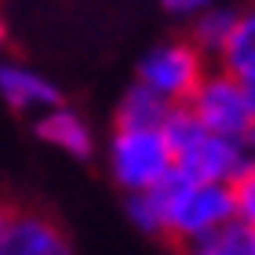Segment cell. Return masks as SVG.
<instances>
[{
  "label": "cell",
  "instance_id": "1",
  "mask_svg": "<svg viewBox=\"0 0 255 255\" xmlns=\"http://www.w3.org/2000/svg\"><path fill=\"white\" fill-rule=\"evenodd\" d=\"M160 204V219H164V241L186 248L190 241L208 237L223 230L230 219H237L234 208V186L223 182H197L186 171L171 168L157 186H149Z\"/></svg>",
  "mask_w": 255,
  "mask_h": 255
},
{
  "label": "cell",
  "instance_id": "2",
  "mask_svg": "<svg viewBox=\"0 0 255 255\" xmlns=\"http://www.w3.org/2000/svg\"><path fill=\"white\" fill-rule=\"evenodd\" d=\"M175 168V157L157 128H117L110 138V171L128 193L157 186Z\"/></svg>",
  "mask_w": 255,
  "mask_h": 255
},
{
  "label": "cell",
  "instance_id": "3",
  "mask_svg": "<svg viewBox=\"0 0 255 255\" xmlns=\"http://www.w3.org/2000/svg\"><path fill=\"white\" fill-rule=\"evenodd\" d=\"M182 106L212 135L245 138L248 128H252V113H248V102H245L241 77L226 73V69H204L201 84L193 88V95L182 102Z\"/></svg>",
  "mask_w": 255,
  "mask_h": 255
},
{
  "label": "cell",
  "instance_id": "4",
  "mask_svg": "<svg viewBox=\"0 0 255 255\" xmlns=\"http://www.w3.org/2000/svg\"><path fill=\"white\" fill-rule=\"evenodd\" d=\"M175 168L186 171L197 182H223L234 186L237 179L248 175L252 157L245 138H226V135H212L208 128H201L182 149H175Z\"/></svg>",
  "mask_w": 255,
  "mask_h": 255
},
{
  "label": "cell",
  "instance_id": "5",
  "mask_svg": "<svg viewBox=\"0 0 255 255\" xmlns=\"http://www.w3.org/2000/svg\"><path fill=\"white\" fill-rule=\"evenodd\" d=\"M204 77V55L186 40L160 44V48L146 51V59L138 62V84L157 91L160 99H168L171 106H182L193 88Z\"/></svg>",
  "mask_w": 255,
  "mask_h": 255
},
{
  "label": "cell",
  "instance_id": "6",
  "mask_svg": "<svg viewBox=\"0 0 255 255\" xmlns=\"http://www.w3.org/2000/svg\"><path fill=\"white\" fill-rule=\"evenodd\" d=\"M0 255H73V248L48 215L4 212V219H0Z\"/></svg>",
  "mask_w": 255,
  "mask_h": 255
},
{
  "label": "cell",
  "instance_id": "7",
  "mask_svg": "<svg viewBox=\"0 0 255 255\" xmlns=\"http://www.w3.org/2000/svg\"><path fill=\"white\" fill-rule=\"evenodd\" d=\"M0 99L18 113H44L62 102L59 88L48 77L22 62H0Z\"/></svg>",
  "mask_w": 255,
  "mask_h": 255
},
{
  "label": "cell",
  "instance_id": "8",
  "mask_svg": "<svg viewBox=\"0 0 255 255\" xmlns=\"http://www.w3.org/2000/svg\"><path fill=\"white\" fill-rule=\"evenodd\" d=\"M37 135L69 157H91V149H95V138H91V128L84 124V117L66 110L62 102L37 117Z\"/></svg>",
  "mask_w": 255,
  "mask_h": 255
},
{
  "label": "cell",
  "instance_id": "9",
  "mask_svg": "<svg viewBox=\"0 0 255 255\" xmlns=\"http://www.w3.org/2000/svg\"><path fill=\"white\" fill-rule=\"evenodd\" d=\"M168 113H171V102L135 80V84L124 91L121 106H117V128H157L160 131V124L168 121Z\"/></svg>",
  "mask_w": 255,
  "mask_h": 255
},
{
  "label": "cell",
  "instance_id": "10",
  "mask_svg": "<svg viewBox=\"0 0 255 255\" xmlns=\"http://www.w3.org/2000/svg\"><path fill=\"white\" fill-rule=\"evenodd\" d=\"M219 62H223V69L234 73V77L255 73V7H248V11L237 15L226 48L219 51Z\"/></svg>",
  "mask_w": 255,
  "mask_h": 255
},
{
  "label": "cell",
  "instance_id": "11",
  "mask_svg": "<svg viewBox=\"0 0 255 255\" xmlns=\"http://www.w3.org/2000/svg\"><path fill=\"white\" fill-rule=\"evenodd\" d=\"M186 255H255V230L241 219H230L223 230L190 241Z\"/></svg>",
  "mask_w": 255,
  "mask_h": 255
},
{
  "label": "cell",
  "instance_id": "12",
  "mask_svg": "<svg viewBox=\"0 0 255 255\" xmlns=\"http://www.w3.org/2000/svg\"><path fill=\"white\" fill-rule=\"evenodd\" d=\"M234 22H237V11L234 7H204V11H197V18H193V48L201 51V55H219L226 48V40H230V33H234Z\"/></svg>",
  "mask_w": 255,
  "mask_h": 255
},
{
  "label": "cell",
  "instance_id": "13",
  "mask_svg": "<svg viewBox=\"0 0 255 255\" xmlns=\"http://www.w3.org/2000/svg\"><path fill=\"white\" fill-rule=\"evenodd\" d=\"M234 208H237L241 223H248L255 230V175H252V168H248L245 179L234 182Z\"/></svg>",
  "mask_w": 255,
  "mask_h": 255
},
{
  "label": "cell",
  "instance_id": "14",
  "mask_svg": "<svg viewBox=\"0 0 255 255\" xmlns=\"http://www.w3.org/2000/svg\"><path fill=\"white\" fill-rule=\"evenodd\" d=\"M171 15H197V11H204V7H212L215 0H160Z\"/></svg>",
  "mask_w": 255,
  "mask_h": 255
},
{
  "label": "cell",
  "instance_id": "15",
  "mask_svg": "<svg viewBox=\"0 0 255 255\" xmlns=\"http://www.w3.org/2000/svg\"><path fill=\"white\" fill-rule=\"evenodd\" d=\"M241 88H245V102H248V113H252V121H255V73L241 77Z\"/></svg>",
  "mask_w": 255,
  "mask_h": 255
},
{
  "label": "cell",
  "instance_id": "16",
  "mask_svg": "<svg viewBox=\"0 0 255 255\" xmlns=\"http://www.w3.org/2000/svg\"><path fill=\"white\" fill-rule=\"evenodd\" d=\"M245 146H248V157L255 160V121H252V128H248V135H245Z\"/></svg>",
  "mask_w": 255,
  "mask_h": 255
},
{
  "label": "cell",
  "instance_id": "17",
  "mask_svg": "<svg viewBox=\"0 0 255 255\" xmlns=\"http://www.w3.org/2000/svg\"><path fill=\"white\" fill-rule=\"evenodd\" d=\"M4 40H7V26H4V18H0V48H4Z\"/></svg>",
  "mask_w": 255,
  "mask_h": 255
},
{
  "label": "cell",
  "instance_id": "18",
  "mask_svg": "<svg viewBox=\"0 0 255 255\" xmlns=\"http://www.w3.org/2000/svg\"><path fill=\"white\" fill-rule=\"evenodd\" d=\"M252 175H255V160H252Z\"/></svg>",
  "mask_w": 255,
  "mask_h": 255
},
{
  "label": "cell",
  "instance_id": "19",
  "mask_svg": "<svg viewBox=\"0 0 255 255\" xmlns=\"http://www.w3.org/2000/svg\"><path fill=\"white\" fill-rule=\"evenodd\" d=\"M0 219H4V212H0Z\"/></svg>",
  "mask_w": 255,
  "mask_h": 255
}]
</instances>
